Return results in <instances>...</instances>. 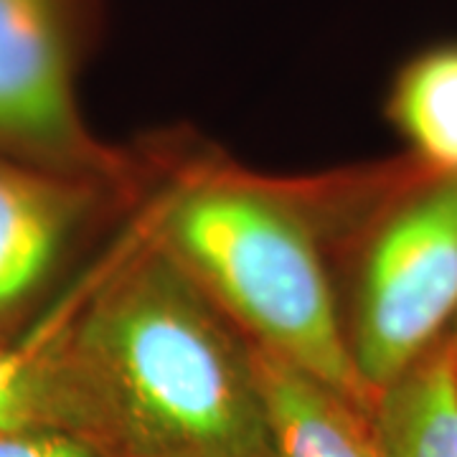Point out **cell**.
I'll list each match as a JSON object with an SVG mask.
<instances>
[{
    "label": "cell",
    "mask_w": 457,
    "mask_h": 457,
    "mask_svg": "<svg viewBox=\"0 0 457 457\" xmlns=\"http://www.w3.org/2000/svg\"><path fill=\"white\" fill-rule=\"evenodd\" d=\"M66 429L107 457H275L252 343L153 231L71 290L56 343Z\"/></svg>",
    "instance_id": "obj_1"
},
{
    "label": "cell",
    "mask_w": 457,
    "mask_h": 457,
    "mask_svg": "<svg viewBox=\"0 0 457 457\" xmlns=\"http://www.w3.org/2000/svg\"><path fill=\"white\" fill-rule=\"evenodd\" d=\"M153 231L246 341L374 411L351 353L318 216L282 186L196 168L153 204Z\"/></svg>",
    "instance_id": "obj_2"
},
{
    "label": "cell",
    "mask_w": 457,
    "mask_h": 457,
    "mask_svg": "<svg viewBox=\"0 0 457 457\" xmlns=\"http://www.w3.org/2000/svg\"><path fill=\"white\" fill-rule=\"evenodd\" d=\"M457 320V179L399 204L366 246L348 326L351 353L374 392L440 341Z\"/></svg>",
    "instance_id": "obj_3"
},
{
    "label": "cell",
    "mask_w": 457,
    "mask_h": 457,
    "mask_svg": "<svg viewBox=\"0 0 457 457\" xmlns=\"http://www.w3.org/2000/svg\"><path fill=\"white\" fill-rule=\"evenodd\" d=\"M82 0H0V155L130 186L132 163L77 104Z\"/></svg>",
    "instance_id": "obj_4"
},
{
    "label": "cell",
    "mask_w": 457,
    "mask_h": 457,
    "mask_svg": "<svg viewBox=\"0 0 457 457\" xmlns=\"http://www.w3.org/2000/svg\"><path fill=\"white\" fill-rule=\"evenodd\" d=\"M120 188L0 155V333L46 293L84 228Z\"/></svg>",
    "instance_id": "obj_5"
},
{
    "label": "cell",
    "mask_w": 457,
    "mask_h": 457,
    "mask_svg": "<svg viewBox=\"0 0 457 457\" xmlns=\"http://www.w3.org/2000/svg\"><path fill=\"white\" fill-rule=\"evenodd\" d=\"M275 457H386L369 409L252 345Z\"/></svg>",
    "instance_id": "obj_6"
},
{
    "label": "cell",
    "mask_w": 457,
    "mask_h": 457,
    "mask_svg": "<svg viewBox=\"0 0 457 457\" xmlns=\"http://www.w3.org/2000/svg\"><path fill=\"white\" fill-rule=\"evenodd\" d=\"M371 417L386 457H457L455 336H442L376 394Z\"/></svg>",
    "instance_id": "obj_7"
},
{
    "label": "cell",
    "mask_w": 457,
    "mask_h": 457,
    "mask_svg": "<svg viewBox=\"0 0 457 457\" xmlns=\"http://www.w3.org/2000/svg\"><path fill=\"white\" fill-rule=\"evenodd\" d=\"M389 112L420 161L457 179V44L417 54L396 74Z\"/></svg>",
    "instance_id": "obj_8"
},
{
    "label": "cell",
    "mask_w": 457,
    "mask_h": 457,
    "mask_svg": "<svg viewBox=\"0 0 457 457\" xmlns=\"http://www.w3.org/2000/svg\"><path fill=\"white\" fill-rule=\"evenodd\" d=\"M71 308V293L21 338L0 333V435L69 432L56 371V343Z\"/></svg>",
    "instance_id": "obj_9"
},
{
    "label": "cell",
    "mask_w": 457,
    "mask_h": 457,
    "mask_svg": "<svg viewBox=\"0 0 457 457\" xmlns=\"http://www.w3.org/2000/svg\"><path fill=\"white\" fill-rule=\"evenodd\" d=\"M0 457H107L77 435L69 432H8L0 435Z\"/></svg>",
    "instance_id": "obj_10"
},
{
    "label": "cell",
    "mask_w": 457,
    "mask_h": 457,
    "mask_svg": "<svg viewBox=\"0 0 457 457\" xmlns=\"http://www.w3.org/2000/svg\"><path fill=\"white\" fill-rule=\"evenodd\" d=\"M450 333H453V336H455V338H457V320H455V328H453V330H450Z\"/></svg>",
    "instance_id": "obj_11"
}]
</instances>
